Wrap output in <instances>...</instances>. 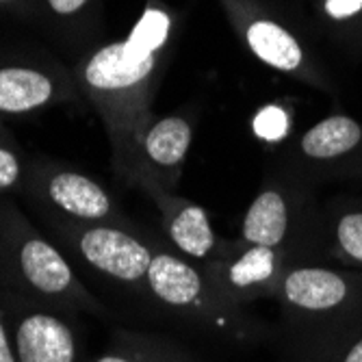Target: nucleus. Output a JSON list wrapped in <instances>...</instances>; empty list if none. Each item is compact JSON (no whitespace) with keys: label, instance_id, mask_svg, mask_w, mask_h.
I'll list each match as a JSON object with an SVG mask.
<instances>
[{"label":"nucleus","instance_id":"1","mask_svg":"<svg viewBox=\"0 0 362 362\" xmlns=\"http://www.w3.org/2000/svg\"><path fill=\"white\" fill-rule=\"evenodd\" d=\"M170 33V13L148 7L126 40L95 48L78 65V81L109 130L115 176L130 187L135 178V139L148 119L146 91Z\"/></svg>","mask_w":362,"mask_h":362},{"label":"nucleus","instance_id":"2","mask_svg":"<svg viewBox=\"0 0 362 362\" xmlns=\"http://www.w3.org/2000/svg\"><path fill=\"white\" fill-rule=\"evenodd\" d=\"M274 300L286 360L327 362L362 323V272L313 260L293 262Z\"/></svg>","mask_w":362,"mask_h":362},{"label":"nucleus","instance_id":"3","mask_svg":"<svg viewBox=\"0 0 362 362\" xmlns=\"http://www.w3.org/2000/svg\"><path fill=\"white\" fill-rule=\"evenodd\" d=\"M146 288L154 310L206 339L230 345H258L272 337L278 341V330L230 302L202 265L178 256L154 235Z\"/></svg>","mask_w":362,"mask_h":362},{"label":"nucleus","instance_id":"4","mask_svg":"<svg viewBox=\"0 0 362 362\" xmlns=\"http://www.w3.org/2000/svg\"><path fill=\"white\" fill-rule=\"evenodd\" d=\"M0 291L76 315L109 319L107 306L81 282L74 265L20 211L0 195Z\"/></svg>","mask_w":362,"mask_h":362},{"label":"nucleus","instance_id":"5","mask_svg":"<svg viewBox=\"0 0 362 362\" xmlns=\"http://www.w3.org/2000/svg\"><path fill=\"white\" fill-rule=\"evenodd\" d=\"M321 209L315 185L272 165L241 219L239 239L293 262H321Z\"/></svg>","mask_w":362,"mask_h":362},{"label":"nucleus","instance_id":"6","mask_svg":"<svg viewBox=\"0 0 362 362\" xmlns=\"http://www.w3.org/2000/svg\"><path fill=\"white\" fill-rule=\"evenodd\" d=\"M52 243L91 276L111 284L128 298L148 304V269L152 262V235L122 223H78L40 215Z\"/></svg>","mask_w":362,"mask_h":362},{"label":"nucleus","instance_id":"7","mask_svg":"<svg viewBox=\"0 0 362 362\" xmlns=\"http://www.w3.org/2000/svg\"><path fill=\"white\" fill-rule=\"evenodd\" d=\"M22 197L40 215L78 223L135 226L109 189L89 174L52 158L28 160Z\"/></svg>","mask_w":362,"mask_h":362},{"label":"nucleus","instance_id":"8","mask_svg":"<svg viewBox=\"0 0 362 362\" xmlns=\"http://www.w3.org/2000/svg\"><path fill=\"white\" fill-rule=\"evenodd\" d=\"M18 362H89L78 315L0 291Z\"/></svg>","mask_w":362,"mask_h":362},{"label":"nucleus","instance_id":"9","mask_svg":"<svg viewBox=\"0 0 362 362\" xmlns=\"http://www.w3.org/2000/svg\"><path fill=\"white\" fill-rule=\"evenodd\" d=\"M280 168L310 185L362 180V124L347 115H330L298 139Z\"/></svg>","mask_w":362,"mask_h":362},{"label":"nucleus","instance_id":"10","mask_svg":"<svg viewBox=\"0 0 362 362\" xmlns=\"http://www.w3.org/2000/svg\"><path fill=\"white\" fill-rule=\"evenodd\" d=\"M291 260L243 239H223L219 254L202 265L213 284L237 306L250 308L258 300H274V293Z\"/></svg>","mask_w":362,"mask_h":362},{"label":"nucleus","instance_id":"11","mask_svg":"<svg viewBox=\"0 0 362 362\" xmlns=\"http://www.w3.org/2000/svg\"><path fill=\"white\" fill-rule=\"evenodd\" d=\"M135 187L141 189L156 206L163 241L178 256L197 265H206L219 254L223 239L215 233L206 209L148 178H139Z\"/></svg>","mask_w":362,"mask_h":362},{"label":"nucleus","instance_id":"12","mask_svg":"<svg viewBox=\"0 0 362 362\" xmlns=\"http://www.w3.org/2000/svg\"><path fill=\"white\" fill-rule=\"evenodd\" d=\"M191 141L193 126L185 115L146 119L135 139L133 187L139 178H148L170 191H176Z\"/></svg>","mask_w":362,"mask_h":362},{"label":"nucleus","instance_id":"13","mask_svg":"<svg viewBox=\"0 0 362 362\" xmlns=\"http://www.w3.org/2000/svg\"><path fill=\"white\" fill-rule=\"evenodd\" d=\"M70 76L40 63L0 65V115L37 113L70 98Z\"/></svg>","mask_w":362,"mask_h":362},{"label":"nucleus","instance_id":"14","mask_svg":"<svg viewBox=\"0 0 362 362\" xmlns=\"http://www.w3.org/2000/svg\"><path fill=\"white\" fill-rule=\"evenodd\" d=\"M321 258L362 272V197H337L321 209Z\"/></svg>","mask_w":362,"mask_h":362},{"label":"nucleus","instance_id":"15","mask_svg":"<svg viewBox=\"0 0 362 362\" xmlns=\"http://www.w3.org/2000/svg\"><path fill=\"white\" fill-rule=\"evenodd\" d=\"M243 37L256 59L280 72H298L306 63V52L293 30L274 18H252L243 26Z\"/></svg>","mask_w":362,"mask_h":362},{"label":"nucleus","instance_id":"16","mask_svg":"<svg viewBox=\"0 0 362 362\" xmlns=\"http://www.w3.org/2000/svg\"><path fill=\"white\" fill-rule=\"evenodd\" d=\"M89 362H195V360L182 345H178L168 337L128 330V327H115L107 347L100 354L91 356Z\"/></svg>","mask_w":362,"mask_h":362},{"label":"nucleus","instance_id":"17","mask_svg":"<svg viewBox=\"0 0 362 362\" xmlns=\"http://www.w3.org/2000/svg\"><path fill=\"white\" fill-rule=\"evenodd\" d=\"M26 172L28 160L16 139L0 124V195H22Z\"/></svg>","mask_w":362,"mask_h":362},{"label":"nucleus","instance_id":"18","mask_svg":"<svg viewBox=\"0 0 362 362\" xmlns=\"http://www.w3.org/2000/svg\"><path fill=\"white\" fill-rule=\"evenodd\" d=\"M95 3L98 0H40L48 22L63 30L85 28L89 13L95 9Z\"/></svg>","mask_w":362,"mask_h":362},{"label":"nucleus","instance_id":"19","mask_svg":"<svg viewBox=\"0 0 362 362\" xmlns=\"http://www.w3.org/2000/svg\"><path fill=\"white\" fill-rule=\"evenodd\" d=\"M254 130H256V135L262 139L278 141L286 135V130H288V115L278 107H265L254 119Z\"/></svg>","mask_w":362,"mask_h":362},{"label":"nucleus","instance_id":"20","mask_svg":"<svg viewBox=\"0 0 362 362\" xmlns=\"http://www.w3.org/2000/svg\"><path fill=\"white\" fill-rule=\"evenodd\" d=\"M321 9L330 22L347 24L362 16V0H323Z\"/></svg>","mask_w":362,"mask_h":362},{"label":"nucleus","instance_id":"21","mask_svg":"<svg viewBox=\"0 0 362 362\" xmlns=\"http://www.w3.org/2000/svg\"><path fill=\"white\" fill-rule=\"evenodd\" d=\"M327 362H362V323Z\"/></svg>","mask_w":362,"mask_h":362},{"label":"nucleus","instance_id":"22","mask_svg":"<svg viewBox=\"0 0 362 362\" xmlns=\"http://www.w3.org/2000/svg\"><path fill=\"white\" fill-rule=\"evenodd\" d=\"M0 362H18L16 351H13V343H11V334H9V327H7V317H5L3 302H0Z\"/></svg>","mask_w":362,"mask_h":362},{"label":"nucleus","instance_id":"23","mask_svg":"<svg viewBox=\"0 0 362 362\" xmlns=\"http://www.w3.org/2000/svg\"><path fill=\"white\" fill-rule=\"evenodd\" d=\"M35 0H0V9H13V11H20V9H26L28 5H33Z\"/></svg>","mask_w":362,"mask_h":362},{"label":"nucleus","instance_id":"24","mask_svg":"<svg viewBox=\"0 0 362 362\" xmlns=\"http://www.w3.org/2000/svg\"><path fill=\"white\" fill-rule=\"evenodd\" d=\"M284 362H298V360H284Z\"/></svg>","mask_w":362,"mask_h":362}]
</instances>
